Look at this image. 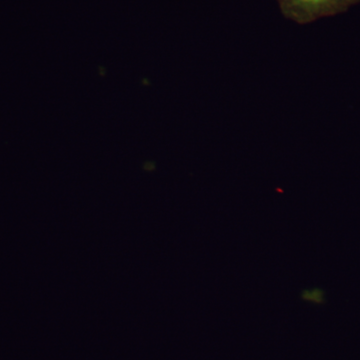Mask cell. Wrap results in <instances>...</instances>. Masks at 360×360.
<instances>
[{
	"mask_svg": "<svg viewBox=\"0 0 360 360\" xmlns=\"http://www.w3.org/2000/svg\"><path fill=\"white\" fill-rule=\"evenodd\" d=\"M281 13L298 25H307L324 18L347 13L360 0H277Z\"/></svg>",
	"mask_w": 360,
	"mask_h": 360,
	"instance_id": "cell-1",
	"label": "cell"
},
{
	"mask_svg": "<svg viewBox=\"0 0 360 360\" xmlns=\"http://www.w3.org/2000/svg\"><path fill=\"white\" fill-rule=\"evenodd\" d=\"M302 298L305 302H312L314 303L323 302V292L319 288H314L312 290H303Z\"/></svg>",
	"mask_w": 360,
	"mask_h": 360,
	"instance_id": "cell-2",
	"label": "cell"
}]
</instances>
